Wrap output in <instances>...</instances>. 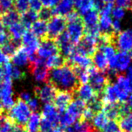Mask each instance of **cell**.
I'll return each mask as SVG.
<instances>
[{
  "label": "cell",
  "instance_id": "cell-1",
  "mask_svg": "<svg viewBox=\"0 0 132 132\" xmlns=\"http://www.w3.org/2000/svg\"><path fill=\"white\" fill-rule=\"evenodd\" d=\"M47 82L57 91L70 92L73 94L80 86L74 71L66 64L61 67L50 69Z\"/></svg>",
  "mask_w": 132,
  "mask_h": 132
},
{
  "label": "cell",
  "instance_id": "cell-2",
  "mask_svg": "<svg viewBox=\"0 0 132 132\" xmlns=\"http://www.w3.org/2000/svg\"><path fill=\"white\" fill-rule=\"evenodd\" d=\"M31 114L27 103L17 98L13 107L8 112V117L14 123V124L24 127Z\"/></svg>",
  "mask_w": 132,
  "mask_h": 132
},
{
  "label": "cell",
  "instance_id": "cell-3",
  "mask_svg": "<svg viewBox=\"0 0 132 132\" xmlns=\"http://www.w3.org/2000/svg\"><path fill=\"white\" fill-rule=\"evenodd\" d=\"M86 70L89 76V85L93 88L95 93L100 96L103 94L106 86L108 83H110V82L105 73L97 70L94 65H91Z\"/></svg>",
  "mask_w": 132,
  "mask_h": 132
},
{
  "label": "cell",
  "instance_id": "cell-4",
  "mask_svg": "<svg viewBox=\"0 0 132 132\" xmlns=\"http://www.w3.org/2000/svg\"><path fill=\"white\" fill-rule=\"evenodd\" d=\"M0 99L3 108L6 110H10L16 103L11 79L3 78V81L0 85Z\"/></svg>",
  "mask_w": 132,
  "mask_h": 132
},
{
  "label": "cell",
  "instance_id": "cell-5",
  "mask_svg": "<svg viewBox=\"0 0 132 132\" xmlns=\"http://www.w3.org/2000/svg\"><path fill=\"white\" fill-rule=\"evenodd\" d=\"M47 26V37L52 40H56V38L65 30L67 27V20L64 16L54 15L48 20Z\"/></svg>",
  "mask_w": 132,
  "mask_h": 132
},
{
  "label": "cell",
  "instance_id": "cell-6",
  "mask_svg": "<svg viewBox=\"0 0 132 132\" xmlns=\"http://www.w3.org/2000/svg\"><path fill=\"white\" fill-rule=\"evenodd\" d=\"M132 55L129 52H119L108 61V69L116 72H124L130 66Z\"/></svg>",
  "mask_w": 132,
  "mask_h": 132
},
{
  "label": "cell",
  "instance_id": "cell-7",
  "mask_svg": "<svg viewBox=\"0 0 132 132\" xmlns=\"http://www.w3.org/2000/svg\"><path fill=\"white\" fill-rule=\"evenodd\" d=\"M66 28L71 42L74 45L78 44L85 34V26L82 17L81 16L75 20L68 22Z\"/></svg>",
  "mask_w": 132,
  "mask_h": 132
},
{
  "label": "cell",
  "instance_id": "cell-8",
  "mask_svg": "<svg viewBox=\"0 0 132 132\" xmlns=\"http://www.w3.org/2000/svg\"><path fill=\"white\" fill-rule=\"evenodd\" d=\"M37 54L40 58L46 60L51 56L60 54V52L55 40L45 37L41 39L40 44H39L37 51Z\"/></svg>",
  "mask_w": 132,
  "mask_h": 132
},
{
  "label": "cell",
  "instance_id": "cell-9",
  "mask_svg": "<svg viewBox=\"0 0 132 132\" xmlns=\"http://www.w3.org/2000/svg\"><path fill=\"white\" fill-rule=\"evenodd\" d=\"M34 96L37 97L39 101L44 103H51L54 101L57 90L49 82L44 83L43 86H36L34 88Z\"/></svg>",
  "mask_w": 132,
  "mask_h": 132
},
{
  "label": "cell",
  "instance_id": "cell-10",
  "mask_svg": "<svg viewBox=\"0 0 132 132\" xmlns=\"http://www.w3.org/2000/svg\"><path fill=\"white\" fill-rule=\"evenodd\" d=\"M114 44L120 52H130L132 51V30H126L115 36Z\"/></svg>",
  "mask_w": 132,
  "mask_h": 132
},
{
  "label": "cell",
  "instance_id": "cell-11",
  "mask_svg": "<svg viewBox=\"0 0 132 132\" xmlns=\"http://www.w3.org/2000/svg\"><path fill=\"white\" fill-rule=\"evenodd\" d=\"M55 41L57 44L60 54L66 60L73 52L76 45L71 42L67 31H64L61 34H60L56 38Z\"/></svg>",
  "mask_w": 132,
  "mask_h": 132
},
{
  "label": "cell",
  "instance_id": "cell-12",
  "mask_svg": "<svg viewBox=\"0 0 132 132\" xmlns=\"http://www.w3.org/2000/svg\"><path fill=\"white\" fill-rule=\"evenodd\" d=\"M22 47L28 56L34 54L39 47V39L30 31H26L21 40Z\"/></svg>",
  "mask_w": 132,
  "mask_h": 132
},
{
  "label": "cell",
  "instance_id": "cell-13",
  "mask_svg": "<svg viewBox=\"0 0 132 132\" xmlns=\"http://www.w3.org/2000/svg\"><path fill=\"white\" fill-rule=\"evenodd\" d=\"M74 94L70 92L65 91H57L54 102V106L59 113L63 112L68 107L69 103L73 100Z\"/></svg>",
  "mask_w": 132,
  "mask_h": 132
},
{
  "label": "cell",
  "instance_id": "cell-14",
  "mask_svg": "<svg viewBox=\"0 0 132 132\" xmlns=\"http://www.w3.org/2000/svg\"><path fill=\"white\" fill-rule=\"evenodd\" d=\"M86 108V103L80 99L75 98L69 103L65 111L76 121L81 119L82 115L85 109Z\"/></svg>",
  "mask_w": 132,
  "mask_h": 132
},
{
  "label": "cell",
  "instance_id": "cell-15",
  "mask_svg": "<svg viewBox=\"0 0 132 132\" xmlns=\"http://www.w3.org/2000/svg\"><path fill=\"white\" fill-rule=\"evenodd\" d=\"M41 117L48 120L54 127H57L59 123V112L54 104L46 103L41 112Z\"/></svg>",
  "mask_w": 132,
  "mask_h": 132
},
{
  "label": "cell",
  "instance_id": "cell-16",
  "mask_svg": "<svg viewBox=\"0 0 132 132\" xmlns=\"http://www.w3.org/2000/svg\"><path fill=\"white\" fill-rule=\"evenodd\" d=\"M97 95L93 91V88L89 84L80 85L76 92L74 93V98H78L84 101L86 103L89 102Z\"/></svg>",
  "mask_w": 132,
  "mask_h": 132
},
{
  "label": "cell",
  "instance_id": "cell-17",
  "mask_svg": "<svg viewBox=\"0 0 132 132\" xmlns=\"http://www.w3.org/2000/svg\"><path fill=\"white\" fill-rule=\"evenodd\" d=\"M52 9L54 15H58L64 17L75 10L74 3L71 0H60L57 4Z\"/></svg>",
  "mask_w": 132,
  "mask_h": 132
},
{
  "label": "cell",
  "instance_id": "cell-18",
  "mask_svg": "<svg viewBox=\"0 0 132 132\" xmlns=\"http://www.w3.org/2000/svg\"><path fill=\"white\" fill-rule=\"evenodd\" d=\"M92 61L94 63V66L101 72L105 73L108 69V60L103 54V52L100 50H96V51L92 56Z\"/></svg>",
  "mask_w": 132,
  "mask_h": 132
},
{
  "label": "cell",
  "instance_id": "cell-19",
  "mask_svg": "<svg viewBox=\"0 0 132 132\" xmlns=\"http://www.w3.org/2000/svg\"><path fill=\"white\" fill-rule=\"evenodd\" d=\"M20 21V15L14 10L12 9L6 13H4L1 17H0V22L3 23V25L8 28L13 24L18 23Z\"/></svg>",
  "mask_w": 132,
  "mask_h": 132
},
{
  "label": "cell",
  "instance_id": "cell-20",
  "mask_svg": "<svg viewBox=\"0 0 132 132\" xmlns=\"http://www.w3.org/2000/svg\"><path fill=\"white\" fill-rule=\"evenodd\" d=\"M41 120V114L38 112H34L30 114L26 125L25 130L27 132H38Z\"/></svg>",
  "mask_w": 132,
  "mask_h": 132
},
{
  "label": "cell",
  "instance_id": "cell-21",
  "mask_svg": "<svg viewBox=\"0 0 132 132\" xmlns=\"http://www.w3.org/2000/svg\"><path fill=\"white\" fill-rule=\"evenodd\" d=\"M120 103L103 104L102 111L105 113L108 119L111 120H115L120 117Z\"/></svg>",
  "mask_w": 132,
  "mask_h": 132
},
{
  "label": "cell",
  "instance_id": "cell-22",
  "mask_svg": "<svg viewBox=\"0 0 132 132\" xmlns=\"http://www.w3.org/2000/svg\"><path fill=\"white\" fill-rule=\"evenodd\" d=\"M31 32L39 39H44L47 37V22L43 20H37L31 26Z\"/></svg>",
  "mask_w": 132,
  "mask_h": 132
},
{
  "label": "cell",
  "instance_id": "cell-23",
  "mask_svg": "<svg viewBox=\"0 0 132 132\" xmlns=\"http://www.w3.org/2000/svg\"><path fill=\"white\" fill-rule=\"evenodd\" d=\"M11 59L13 63L17 67L24 66L26 64H28L29 63V56L22 46L16 51V52L11 57Z\"/></svg>",
  "mask_w": 132,
  "mask_h": 132
},
{
  "label": "cell",
  "instance_id": "cell-24",
  "mask_svg": "<svg viewBox=\"0 0 132 132\" xmlns=\"http://www.w3.org/2000/svg\"><path fill=\"white\" fill-rule=\"evenodd\" d=\"M99 27L100 34H113L112 30V19L109 15H99Z\"/></svg>",
  "mask_w": 132,
  "mask_h": 132
},
{
  "label": "cell",
  "instance_id": "cell-25",
  "mask_svg": "<svg viewBox=\"0 0 132 132\" xmlns=\"http://www.w3.org/2000/svg\"><path fill=\"white\" fill-rule=\"evenodd\" d=\"M25 32H26V28L20 22L16 23L12 26H10V27H8V34L12 40H21L22 37L23 36Z\"/></svg>",
  "mask_w": 132,
  "mask_h": 132
},
{
  "label": "cell",
  "instance_id": "cell-26",
  "mask_svg": "<svg viewBox=\"0 0 132 132\" xmlns=\"http://www.w3.org/2000/svg\"><path fill=\"white\" fill-rule=\"evenodd\" d=\"M21 46H22L21 40H15L11 39L7 44L2 46L1 48H2L3 54L10 59L15 54L16 51Z\"/></svg>",
  "mask_w": 132,
  "mask_h": 132
},
{
  "label": "cell",
  "instance_id": "cell-27",
  "mask_svg": "<svg viewBox=\"0 0 132 132\" xmlns=\"http://www.w3.org/2000/svg\"><path fill=\"white\" fill-rule=\"evenodd\" d=\"M94 0H76L74 3L75 10L81 15L83 16L89 11L93 9Z\"/></svg>",
  "mask_w": 132,
  "mask_h": 132
},
{
  "label": "cell",
  "instance_id": "cell-28",
  "mask_svg": "<svg viewBox=\"0 0 132 132\" xmlns=\"http://www.w3.org/2000/svg\"><path fill=\"white\" fill-rule=\"evenodd\" d=\"M38 19L37 13L33 10H28L20 16V21L23 27L27 29H30L32 24Z\"/></svg>",
  "mask_w": 132,
  "mask_h": 132
},
{
  "label": "cell",
  "instance_id": "cell-29",
  "mask_svg": "<svg viewBox=\"0 0 132 132\" xmlns=\"http://www.w3.org/2000/svg\"><path fill=\"white\" fill-rule=\"evenodd\" d=\"M65 58L63 57L60 54L51 56L45 60V64L49 69H56L61 67L65 64Z\"/></svg>",
  "mask_w": 132,
  "mask_h": 132
},
{
  "label": "cell",
  "instance_id": "cell-30",
  "mask_svg": "<svg viewBox=\"0 0 132 132\" xmlns=\"http://www.w3.org/2000/svg\"><path fill=\"white\" fill-rule=\"evenodd\" d=\"M73 129L76 132H93L94 127L90 121L79 119L77 120L73 126Z\"/></svg>",
  "mask_w": 132,
  "mask_h": 132
},
{
  "label": "cell",
  "instance_id": "cell-31",
  "mask_svg": "<svg viewBox=\"0 0 132 132\" xmlns=\"http://www.w3.org/2000/svg\"><path fill=\"white\" fill-rule=\"evenodd\" d=\"M14 123L7 114L0 113V132H11Z\"/></svg>",
  "mask_w": 132,
  "mask_h": 132
},
{
  "label": "cell",
  "instance_id": "cell-32",
  "mask_svg": "<svg viewBox=\"0 0 132 132\" xmlns=\"http://www.w3.org/2000/svg\"><path fill=\"white\" fill-rule=\"evenodd\" d=\"M93 127H96L98 130H102L106 123L108 121V118L105 115V113L103 111H100L97 113H96L93 118Z\"/></svg>",
  "mask_w": 132,
  "mask_h": 132
},
{
  "label": "cell",
  "instance_id": "cell-33",
  "mask_svg": "<svg viewBox=\"0 0 132 132\" xmlns=\"http://www.w3.org/2000/svg\"><path fill=\"white\" fill-rule=\"evenodd\" d=\"M118 125L123 132H132V113L123 116Z\"/></svg>",
  "mask_w": 132,
  "mask_h": 132
},
{
  "label": "cell",
  "instance_id": "cell-34",
  "mask_svg": "<svg viewBox=\"0 0 132 132\" xmlns=\"http://www.w3.org/2000/svg\"><path fill=\"white\" fill-rule=\"evenodd\" d=\"M103 101L99 96H95L93 99H92L89 102L86 103V107L90 109L94 113H97L100 112L103 109Z\"/></svg>",
  "mask_w": 132,
  "mask_h": 132
},
{
  "label": "cell",
  "instance_id": "cell-35",
  "mask_svg": "<svg viewBox=\"0 0 132 132\" xmlns=\"http://www.w3.org/2000/svg\"><path fill=\"white\" fill-rule=\"evenodd\" d=\"M30 7V0H16L14 3V10L20 14L22 15Z\"/></svg>",
  "mask_w": 132,
  "mask_h": 132
},
{
  "label": "cell",
  "instance_id": "cell-36",
  "mask_svg": "<svg viewBox=\"0 0 132 132\" xmlns=\"http://www.w3.org/2000/svg\"><path fill=\"white\" fill-rule=\"evenodd\" d=\"M37 15H38V18L40 19V20H43L45 22L48 21L53 16H54L53 9L48 8V7L42 8L39 11V13H37Z\"/></svg>",
  "mask_w": 132,
  "mask_h": 132
},
{
  "label": "cell",
  "instance_id": "cell-37",
  "mask_svg": "<svg viewBox=\"0 0 132 132\" xmlns=\"http://www.w3.org/2000/svg\"><path fill=\"white\" fill-rule=\"evenodd\" d=\"M11 79H16V80H23L26 79V74L22 72L17 66L13 65L12 66L11 69Z\"/></svg>",
  "mask_w": 132,
  "mask_h": 132
},
{
  "label": "cell",
  "instance_id": "cell-38",
  "mask_svg": "<svg viewBox=\"0 0 132 132\" xmlns=\"http://www.w3.org/2000/svg\"><path fill=\"white\" fill-rule=\"evenodd\" d=\"M102 130L103 132H120V127L115 120H110L107 121Z\"/></svg>",
  "mask_w": 132,
  "mask_h": 132
},
{
  "label": "cell",
  "instance_id": "cell-39",
  "mask_svg": "<svg viewBox=\"0 0 132 132\" xmlns=\"http://www.w3.org/2000/svg\"><path fill=\"white\" fill-rule=\"evenodd\" d=\"M54 127H54L51 123H50L48 120L41 117L40 128H39L38 132H53Z\"/></svg>",
  "mask_w": 132,
  "mask_h": 132
},
{
  "label": "cell",
  "instance_id": "cell-40",
  "mask_svg": "<svg viewBox=\"0 0 132 132\" xmlns=\"http://www.w3.org/2000/svg\"><path fill=\"white\" fill-rule=\"evenodd\" d=\"M117 6L132 11V0H115Z\"/></svg>",
  "mask_w": 132,
  "mask_h": 132
},
{
  "label": "cell",
  "instance_id": "cell-41",
  "mask_svg": "<svg viewBox=\"0 0 132 132\" xmlns=\"http://www.w3.org/2000/svg\"><path fill=\"white\" fill-rule=\"evenodd\" d=\"M27 105L30 108V110L33 112H37V110L40 108V103H39V100L37 97H32L28 102H27Z\"/></svg>",
  "mask_w": 132,
  "mask_h": 132
},
{
  "label": "cell",
  "instance_id": "cell-42",
  "mask_svg": "<svg viewBox=\"0 0 132 132\" xmlns=\"http://www.w3.org/2000/svg\"><path fill=\"white\" fill-rule=\"evenodd\" d=\"M0 7L4 13L13 8V1L12 0H0Z\"/></svg>",
  "mask_w": 132,
  "mask_h": 132
},
{
  "label": "cell",
  "instance_id": "cell-43",
  "mask_svg": "<svg viewBox=\"0 0 132 132\" xmlns=\"http://www.w3.org/2000/svg\"><path fill=\"white\" fill-rule=\"evenodd\" d=\"M111 13H112V15H113V18L115 20H121L124 16V14H125L124 10L119 7V6H116V7L113 8V10H112Z\"/></svg>",
  "mask_w": 132,
  "mask_h": 132
},
{
  "label": "cell",
  "instance_id": "cell-44",
  "mask_svg": "<svg viewBox=\"0 0 132 132\" xmlns=\"http://www.w3.org/2000/svg\"><path fill=\"white\" fill-rule=\"evenodd\" d=\"M113 3H107L100 10L99 15H109L110 16L112 10H113Z\"/></svg>",
  "mask_w": 132,
  "mask_h": 132
},
{
  "label": "cell",
  "instance_id": "cell-45",
  "mask_svg": "<svg viewBox=\"0 0 132 132\" xmlns=\"http://www.w3.org/2000/svg\"><path fill=\"white\" fill-rule=\"evenodd\" d=\"M43 5L40 0H30V8L31 10L38 13L43 7Z\"/></svg>",
  "mask_w": 132,
  "mask_h": 132
},
{
  "label": "cell",
  "instance_id": "cell-46",
  "mask_svg": "<svg viewBox=\"0 0 132 132\" xmlns=\"http://www.w3.org/2000/svg\"><path fill=\"white\" fill-rule=\"evenodd\" d=\"M95 114L96 113H94L90 109H89V108L86 107L85 109V110L83 111V113H82V115L81 119H83V120L90 121V120H93V117H94Z\"/></svg>",
  "mask_w": 132,
  "mask_h": 132
},
{
  "label": "cell",
  "instance_id": "cell-47",
  "mask_svg": "<svg viewBox=\"0 0 132 132\" xmlns=\"http://www.w3.org/2000/svg\"><path fill=\"white\" fill-rule=\"evenodd\" d=\"M18 98L20 99L21 100L27 103L31 98H32V95L31 93L28 91V90H22L19 95H18Z\"/></svg>",
  "mask_w": 132,
  "mask_h": 132
},
{
  "label": "cell",
  "instance_id": "cell-48",
  "mask_svg": "<svg viewBox=\"0 0 132 132\" xmlns=\"http://www.w3.org/2000/svg\"><path fill=\"white\" fill-rule=\"evenodd\" d=\"M40 1L41 2L42 5L44 7L53 8L57 4V3L60 1V0H40Z\"/></svg>",
  "mask_w": 132,
  "mask_h": 132
},
{
  "label": "cell",
  "instance_id": "cell-49",
  "mask_svg": "<svg viewBox=\"0 0 132 132\" xmlns=\"http://www.w3.org/2000/svg\"><path fill=\"white\" fill-rule=\"evenodd\" d=\"M112 30L115 35L120 32V23L119 20H115L114 21H112Z\"/></svg>",
  "mask_w": 132,
  "mask_h": 132
},
{
  "label": "cell",
  "instance_id": "cell-50",
  "mask_svg": "<svg viewBox=\"0 0 132 132\" xmlns=\"http://www.w3.org/2000/svg\"><path fill=\"white\" fill-rule=\"evenodd\" d=\"M127 79L129 82V86H130V91L132 93V65L129 66L127 68Z\"/></svg>",
  "mask_w": 132,
  "mask_h": 132
},
{
  "label": "cell",
  "instance_id": "cell-51",
  "mask_svg": "<svg viewBox=\"0 0 132 132\" xmlns=\"http://www.w3.org/2000/svg\"><path fill=\"white\" fill-rule=\"evenodd\" d=\"M9 58L3 54V51H2V48L0 47V66H3L6 62L9 61Z\"/></svg>",
  "mask_w": 132,
  "mask_h": 132
},
{
  "label": "cell",
  "instance_id": "cell-52",
  "mask_svg": "<svg viewBox=\"0 0 132 132\" xmlns=\"http://www.w3.org/2000/svg\"><path fill=\"white\" fill-rule=\"evenodd\" d=\"M11 132H27V131H26L24 127H22V126H20V125L14 124V126H13V130H12Z\"/></svg>",
  "mask_w": 132,
  "mask_h": 132
},
{
  "label": "cell",
  "instance_id": "cell-53",
  "mask_svg": "<svg viewBox=\"0 0 132 132\" xmlns=\"http://www.w3.org/2000/svg\"><path fill=\"white\" fill-rule=\"evenodd\" d=\"M127 106H129L130 110H132V93H131L130 96H129V97H128V99H127Z\"/></svg>",
  "mask_w": 132,
  "mask_h": 132
},
{
  "label": "cell",
  "instance_id": "cell-54",
  "mask_svg": "<svg viewBox=\"0 0 132 132\" xmlns=\"http://www.w3.org/2000/svg\"><path fill=\"white\" fill-rule=\"evenodd\" d=\"M53 132H64V130H63V129H62L61 127L57 126L56 127H54V129Z\"/></svg>",
  "mask_w": 132,
  "mask_h": 132
},
{
  "label": "cell",
  "instance_id": "cell-55",
  "mask_svg": "<svg viewBox=\"0 0 132 132\" xmlns=\"http://www.w3.org/2000/svg\"><path fill=\"white\" fill-rule=\"evenodd\" d=\"M3 81V72L2 68H0V85H1Z\"/></svg>",
  "mask_w": 132,
  "mask_h": 132
},
{
  "label": "cell",
  "instance_id": "cell-56",
  "mask_svg": "<svg viewBox=\"0 0 132 132\" xmlns=\"http://www.w3.org/2000/svg\"><path fill=\"white\" fill-rule=\"evenodd\" d=\"M64 132H76V131H75V130L73 129V127H67L66 129H64Z\"/></svg>",
  "mask_w": 132,
  "mask_h": 132
},
{
  "label": "cell",
  "instance_id": "cell-57",
  "mask_svg": "<svg viewBox=\"0 0 132 132\" xmlns=\"http://www.w3.org/2000/svg\"><path fill=\"white\" fill-rule=\"evenodd\" d=\"M104 3H113L115 0H101Z\"/></svg>",
  "mask_w": 132,
  "mask_h": 132
},
{
  "label": "cell",
  "instance_id": "cell-58",
  "mask_svg": "<svg viewBox=\"0 0 132 132\" xmlns=\"http://www.w3.org/2000/svg\"><path fill=\"white\" fill-rule=\"evenodd\" d=\"M71 1H72V2L73 3H74L75 2H76V0H71Z\"/></svg>",
  "mask_w": 132,
  "mask_h": 132
},
{
  "label": "cell",
  "instance_id": "cell-59",
  "mask_svg": "<svg viewBox=\"0 0 132 132\" xmlns=\"http://www.w3.org/2000/svg\"><path fill=\"white\" fill-rule=\"evenodd\" d=\"M12 1H16V0H12Z\"/></svg>",
  "mask_w": 132,
  "mask_h": 132
}]
</instances>
